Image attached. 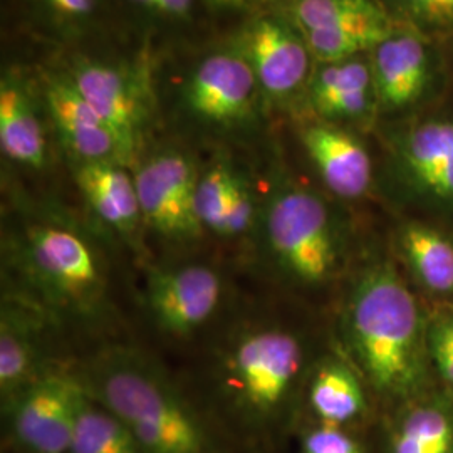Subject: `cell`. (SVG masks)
I'll return each mask as SVG.
<instances>
[{
    "label": "cell",
    "instance_id": "6da1fadb",
    "mask_svg": "<svg viewBox=\"0 0 453 453\" xmlns=\"http://www.w3.org/2000/svg\"><path fill=\"white\" fill-rule=\"evenodd\" d=\"M428 312L393 259L372 260L351 277L341 342L365 385L389 405L438 387L426 349Z\"/></svg>",
    "mask_w": 453,
    "mask_h": 453
},
{
    "label": "cell",
    "instance_id": "7a4b0ae2",
    "mask_svg": "<svg viewBox=\"0 0 453 453\" xmlns=\"http://www.w3.org/2000/svg\"><path fill=\"white\" fill-rule=\"evenodd\" d=\"M80 380L93 400L127 425L142 453H209L192 410L166 374L140 351L103 349Z\"/></svg>",
    "mask_w": 453,
    "mask_h": 453
},
{
    "label": "cell",
    "instance_id": "3957f363",
    "mask_svg": "<svg viewBox=\"0 0 453 453\" xmlns=\"http://www.w3.org/2000/svg\"><path fill=\"white\" fill-rule=\"evenodd\" d=\"M264 237L275 269L299 291L333 286L351 257L348 222L326 196L299 185H284L269 198Z\"/></svg>",
    "mask_w": 453,
    "mask_h": 453
},
{
    "label": "cell",
    "instance_id": "277c9868",
    "mask_svg": "<svg viewBox=\"0 0 453 453\" xmlns=\"http://www.w3.org/2000/svg\"><path fill=\"white\" fill-rule=\"evenodd\" d=\"M389 198L418 219L453 230V114H410L385 134Z\"/></svg>",
    "mask_w": 453,
    "mask_h": 453
},
{
    "label": "cell",
    "instance_id": "5b68a950",
    "mask_svg": "<svg viewBox=\"0 0 453 453\" xmlns=\"http://www.w3.org/2000/svg\"><path fill=\"white\" fill-rule=\"evenodd\" d=\"M311 370L308 344L301 334L280 326H260L230 344L219 381L232 405L262 420L289 405Z\"/></svg>",
    "mask_w": 453,
    "mask_h": 453
},
{
    "label": "cell",
    "instance_id": "8992f818",
    "mask_svg": "<svg viewBox=\"0 0 453 453\" xmlns=\"http://www.w3.org/2000/svg\"><path fill=\"white\" fill-rule=\"evenodd\" d=\"M19 262L34 289L56 308L89 312L103 296V274L91 245L74 230L35 226L19 245Z\"/></svg>",
    "mask_w": 453,
    "mask_h": 453
},
{
    "label": "cell",
    "instance_id": "52a82bcc",
    "mask_svg": "<svg viewBox=\"0 0 453 453\" xmlns=\"http://www.w3.org/2000/svg\"><path fill=\"white\" fill-rule=\"evenodd\" d=\"M378 113L410 116L435 93L437 50L415 29L396 27L370 52Z\"/></svg>",
    "mask_w": 453,
    "mask_h": 453
},
{
    "label": "cell",
    "instance_id": "ba28073f",
    "mask_svg": "<svg viewBox=\"0 0 453 453\" xmlns=\"http://www.w3.org/2000/svg\"><path fill=\"white\" fill-rule=\"evenodd\" d=\"M84 393L76 376L41 372L11 398V423L17 440L33 453H69Z\"/></svg>",
    "mask_w": 453,
    "mask_h": 453
},
{
    "label": "cell",
    "instance_id": "9c48e42d",
    "mask_svg": "<svg viewBox=\"0 0 453 453\" xmlns=\"http://www.w3.org/2000/svg\"><path fill=\"white\" fill-rule=\"evenodd\" d=\"M142 217L170 241H194L203 228L195 211L198 175L180 151L166 150L150 157L134 173Z\"/></svg>",
    "mask_w": 453,
    "mask_h": 453
},
{
    "label": "cell",
    "instance_id": "30bf717a",
    "mask_svg": "<svg viewBox=\"0 0 453 453\" xmlns=\"http://www.w3.org/2000/svg\"><path fill=\"white\" fill-rule=\"evenodd\" d=\"M237 50L252 67L265 96L284 101L308 88L312 56L289 17H257L245 27Z\"/></svg>",
    "mask_w": 453,
    "mask_h": 453
},
{
    "label": "cell",
    "instance_id": "8fae6325",
    "mask_svg": "<svg viewBox=\"0 0 453 453\" xmlns=\"http://www.w3.org/2000/svg\"><path fill=\"white\" fill-rule=\"evenodd\" d=\"M71 81L118 134L131 157L150 118V88L145 76L128 65L81 61Z\"/></svg>",
    "mask_w": 453,
    "mask_h": 453
},
{
    "label": "cell",
    "instance_id": "7c38bea8",
    "mask_svg": "<svg viewBox=\"0 0 453 453\" xmlns=\"http://www.w3.org/2000/svg\"><path fill=\"white\" fill-rule=\"evenodd\" d=\"M222 294V279L211 267L187 264L155 269L146 284V304L160 329L185 336L211 319Z\"/></svg>",
    "mask_w": 453,
    "mask_h": 453
},
{
    "label": "cell",
    "instance_id": "4fadbf2b",
    "mask_svg": "<svg viewBox=\"0 0 453 453\" xmlns=\"http://www.w3.org/2000/svg\"><path fill=\"white\" fill-rule=\"evenodd\" d=\"M259 84L242 54L224 50L207 56L185 86L192 113L213 125H232L252 111Z\"/></svg>",
    "mask_w": 453,
    "mask_h": 453
},
{
    "label": "cell",
    "instance_id": "5bb4252c",
    "mask_svg": "<svg viewBox=\"0 0 453 453\" xmlns=\"http://www.w3.org/2000/svg\"><path fill=\"white\" fill-rule=\"evenodd\" d=\"M391 243L395 262L426 306H453V230L406 219Z\"/></svg>",
    "mask_w": 453,
    "mask_h": 453
},
{
    "label": "cell",
    "instance_id": "9a60e30c",
    "mask_svg": "<svg viewBox=\"0 0 453 453\" xmlns=\"http://www.w3.org/2000/svg\"><path fill=\"white\" fill-rule=\"evenodd\" d=\"M301 142L324 187L341 200H359L372 192L374 165L357 134L329 121L301 130Z\"/></svg>",
    "mask_w": 453,
    "mask_h": 453
},
{
    "label": "cell",
    "instance_id": "2e32d148",
    "mask_svg": "<svg viewBox=\"0 0 453 453\" xmlns=\"http://www.w3.org/2000/svg\"><path fill=\"white\" fill-rule=\"evenodd\" d=\"M49 114L65 148L78 162L127 165L130 151L71 80H50L46 88Z\"/></svg>",
    "mask_w": 453,
    "mask_h": 453
},
{
    "label": "cell",
    "instance_id": "e0dca14e",
    "mask_svg": "<svg viewBox=\"0 0 453 453\" xmlns=\"http://www.w3.org/2000/svg\"><path fill=\"white\" fill-rule=\"evenodd\" d=\"M306 91L314 113L334 125L370 121L378 113L370 54L340 63H318Z\"/></svg>",
    "mask_w": 453,
    "mask_h": 453
},
{
    "label": "cell",
    "instance_id": "ac0fdd59",
    "mask_svg": "<svg viewBox=\"0 0 453 453\" xmlns=\"http://www.w3.org/2000/svg\"><path fill=\"white\" fill-rule=\"evenodd\" d=\"M387 453H453V393L435 387L395 406Z\"/></svg>",
    "mask_w": 453,
    "mask_h": 453
},
{
    "label": "cell",
    "instance_id": "d6986e66",
    "mask_svg": "<svg viewBox=\"0 0 453 453\" xmlns=\"http://www.w3.org/2000/svg\"><path fill=\"white\" fill-rule=\"evenodd\" d=\"M74 177L88 205L97 217L123 235H130L142 217L134 175L125 165L113 162H78Z\"/></svg>",
    "mask_w": 453,
    "mask_h": 453
},
{
    "label": "cell",
    "instance_id": "ffe728a7",
    "mask_svg": "<svg viewBox=\"0 0 453 453\" xmlns=\"http://www.w3.org/2000/svg\"><path fill=\"white\" fill-rule=\"evenodd\" d=\"M0 146L17 165L39 170L46 165V134L26 84L7 74L0 82Z\"/></svg>",
    "mask_w": 453,
    "mask_h": 453
},
{
    "label": "cell",
    "instance_id": "44dd1931",
    "mask_svg": "<svg viewBox=\"0 0 453 453\" xmlns=\"http://www.w3.org/2000/svg\"><path fill=\"white\" fill-rule=\"evenodd\" d=\"M308 402L319 423L344 426L366 411V385L341 357H324L311 370Z\"/></svg>",
    "mask_w": 453,
    "mask_h": 453
},
{
    "label": "cell",
    "instance_id": "7402d4cb",
    "mask_svg": "<svg viewBox=\"0 0 453 453\" xmlns=\"http://www.w3.org/2000/svg\"><path fill=\"white\" fill-rule=\"evenodd\" d=\"M41 323L33 312L4 303L0 321V389L12 398L41 372Z\"/></svg>",
    "mask_w": 453,
    "mask_h": 453
},
{
    "label": "cell",
    "instance_id": "603a6c76",
    "mask_svg": "<svg viewBox=\"0 0 453 453\" xmlns=\"http://www.w3.org/2000/svg\"><path fill=\"white\" fill-rule=\"evenodd\" d=\"M69 453H142V450L127 425L84 393L74 421Z\"/></svg>",
    "mask_w": 453,
    "mask_h": 453
},
{
    "label": "cell",
    "instance_id": "cb8c5ba5",
    "mask_svg": "<svg viewBox=\"0 0 453 453\" xmlns=\"http://www.w3.org/2000/svg\"><path fill=\"white\" fill-rule=\"evenodd\" d=\"M396 27L385 22H355L321 31H301L316 63H340L370 54Z\"/></svg>",
    "mask_w": 453,
    "mask_h": 453
},
{
    "label": "cell",
    "instance_id": "d4e9b609",
    "mask_svg": "<svg viewBox=\"0 0 453 453\" xmlns=\"http://www.w3.org/2000/svg\"><path fill=\"white\" fill-rule=\"evenodd\" d=\"M301 31H321L355 22L391 20L378 0H288V14Z\"/></svg>",
    "mask_w": 453,
    "mask_h": 453
},
{
    "label": "cell",
    "instance_id": "484cf974",
    "mask_svg": "<svg viewBox=\"0 0 453 453\" xmlns=\"http://www.w3.org/2000/svg\"><path fill=\"white\" fill-rule=\"evenodd\" d=\"M237 173L224 162L215 163L198 177L195 194V211L203 230L220 235L230 195Z\"/></svg>",
    "mask_w": 453,
    "mask_h": 453
},
{
    "label": "cell",
    "instance_id": "4316f807",
    "mask_svg": "<svg viewBox=\"0 0 453 453\" xmlns=\"http://www.w3.org/2000/svg\"><path fill=\"white\" fill-rule=\"evenodd\" d=\"M426 349L438 385L453 393V306L428 308Z\"/></svg>",
    "mask_w": 453,
    "mask_h": 453
},
{
    "label": "cell",
    "instance_id": "83f0119b",
    "mask_svg": "<svg viewBox=\"0 0 453 453\" xmlns=\"http://www.w3.org/2000/svg\"><path fill=\"white\" fill-rule=\"evenodd\" d=\"M254 220H256L254 195L250 187L245 183V180L237 175L232 195H230L220 237H239L247 230H250Z\"/></svg>",
    "mask_w": 453,
    "mask_h": 453
},
{
    "label": "cell",
    "instance_id": "f1b7e54d",
    "mask_svg": "<svg viewBox=\"0 0 453 453\" xmlns=\"http://www.w3.org/2000/svg\"><path fill=\"white\" fill-rule=\"evenodd\" d=\"M303 453H363V447L342 426L319 423L304 435Z\"/></svg>",
    "mask_w": 453,
    "mask_h": 453
},
{
    "label": "cell",
    "instance_id": "f546056e",
    "mask_svg": "<svg viewBox=\"0 0 453 453\" xmlns=\"http://www.w3.org/2000/svg\"><path fill=\"white\" fill-rule=\"evenodd\" d=\"M415 24L426 27H452L453 0H398Z\"/></svg>",
    "mask_w": 453,
    "mask_h": 453
},
{
    "label": "cell",
    "instance_id": "4dcf8cb0",
    "mask_svg": "<svg viewBox=\"0 0 453 453\" xmlns=\"http://www.w3.org/2000/svg\"><path fill=\"white\" fill-rule=\"evenodd\" d=\"M49 9L65 20H82L93 14L95 0H46Z\"/></svg>",
    "mask_w": 453,
    "mask_h": 453
},
{
    "label": "cell",
    "instance_id": "1f68e13d",
    "mask_svg": "<svg viewBox=\"0 0 453 453\" xmlns=\"http://www.w3.org/2000/svg\"><path fill=\"white\" fill-rule=\"evenodd\" d=\"M194 0H158V12L166 16L181 17L188 14Z\"/></svg>",
    "mask_w": 453,
    "mask_h": 453
},
{
    "label": "cell",
    "instance_id": "d6a6232c",
    "mask_svg": "<svg viewBox=\"0 0 453 453\" xmlns=\"http://www.w3.org/2000/svg\"><path fill=\"white\" fill-rule=\"evenodd\" d=\"M264 0H207V4H211L215 9H232V11H239V9H250L259 5Z\"/></svg>",
    "mask_w": 453,
    "mask_h": 453
},
{
    "label": "cell",
    "instance_id": "836d02e7",
    "mask_svg": "<svg viewBox=\"0 0 453 453\" xmlns=\"http://www.w3.org/2000/svg\"><path fill=\"white\" fill-rule=\"evenodd\" d=\"M142 7H148V9H153V11H158V0H131Z\"/></svg>",
    "mask_w": 453,
    "mask_h": 453
}]
</instances>
